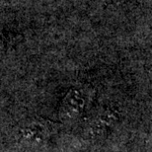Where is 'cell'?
I'll list each match as a JSON object with an SVG mask.
<instances>
[{
    "mask_svg": "<svg viewBox=\"0 0 152 152\" xmlns=\"http://www.w3.org/2000/svg\"><path fill=\"white\" fill-rule=\"evenodd\" d=\"M53 124L48 121H42V118L32 121L28 126L22 129L23 137L31 142H41L50 134Z\"/></svg>",
    "mask_w": 152,
    "mask_h": 152,
    "instance_id": "1",
    "label": "cell"
},
{
    "mask_svg": "<svg viewBox=\"0 0 152 152\" xmlns=\"http://www.w3.org/2000/svg\"><path fill=\"white\" fill-rule=\"evenodd\" d=\"M82 101L79 99V97H67L64 101L62 107V114L67 118H75L81 113L82 111Z\"/></svg>",
    "mask_w": 152,
    "mask_h": 152,
    "instance_id": "2",
    "label": "cell"
}]
</instances>
